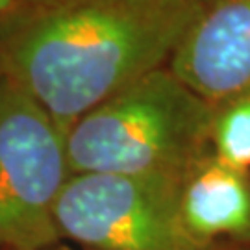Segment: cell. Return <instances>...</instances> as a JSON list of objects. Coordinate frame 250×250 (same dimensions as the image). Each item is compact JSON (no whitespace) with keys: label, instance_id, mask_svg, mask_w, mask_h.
<instances>
[{"label":"cell","instance_id":"obj_3","mask_svg":"<svg viewBox=\"0 0 250 250\" xmlns=\"http://www.w3.org/2000/svg\"><path fill=\"white\" fill-rule=\"evenodd\" d=\"M71 176L65 134L0 76V250H46L62 241L56 206Z\"/></svg>","mask_w":250,"mask_h":250},{"label":"cell","instance_id":"obj_4","mask_svg":"<svg viewBox=\"0 0 250 250\" xmlns=\"http://www.w3.org/2000/svg\"><path fill=\"white\" fill-rule=\"evenodd\" d=\"M180 178L72 174L56 206L62 241L93 250H213L182 221Z\"/></svg>","mask_w":250,"mask_h":250},{"label":"cell","instance_id":"obj_8","mask_svg":"<svg viewBox=\"0 0 250 250\" xmlns=\"http://www.w3.org/2000/svg\"><path fill=\"white\" fill-rule=\"evenodd\" d=\"M46 250H93V249H85V247H78V245L60 241V243H56V245H52V247H48Z\"/></svg>","mask_w":250,"mask_h":250},{"label":"cell","instance_id":"obj_10","mask_svg":"<svg viewBox=\"0 0 250 250\" xmlns=\"http://www.w3.org/2000/svg\"><path fill=\"white\" fill-rule=\"evenodd\" d=\"M193 2H195V4H197V6H198L200 9H204L206 6H208V4H211L213 0H193Z\"/></svg>","mask_w":250,"mask_h":250},{"label":"cell","instance_id":"obj_5","mask_svg":"<svg viewBox=\"0 0 250 250\" xmlns=\"http://www.w3.org/2000/svg\"><path fill=\"white\" fill-rule=\"evenodd\" d=\"M170 71L211 106L250 91V0H213L191 24Z\"/></svg>","mask_w":250,"mask_h":250},{"label":"cell","instance_id":"obj_6","mask_svg":"<svg viewBox=\"0 0 250 250\" xmlns=\"http://www.w3.org/2000/svg\"><path fill=\"white\" fill-rule=\"evenodd\" d=\"M182 221L213 250H250V172L208 154L178 182Z\"/></svg>","mask_w":250,"mask_h":250},{"label":"cell","instance_id":"obj_1","mask_svg":"<svg viewBox=\"0 0 250 250\" xmlns=\"http://www.w3.org/2000/svg\"><path fill=\"white\" fill-rule=\"evenodd\" d=\"M193 0H17L0 13V76L67 135L91 109L167 67Z\"/></svg>","mask_w":250,"mask_h":250},{"label":"cell","instance_id":"obj_9","mask_svg":"<svg viewBox=\"0 0 250 250\" xmlns=\"http://www.w3.org/2000/svg\"><path fill=\"white\" fill-rule=\"evenodd\" d=\"M17 0H0V13H4V11H8L13 4H15Z\"/></svg>","mask_w":250,"mask_h":250},{"label":"cell","instance_id":"obj_7","mask_svg":"<svg viewBox=\"0 0 250 250\" xmlns=\"http://www.w3.org/2000/svg\"><path fill=\"white\" fill-rule=\"evenodd\" d=\"M211 154L250 172V91L213 104Z\"/></svg>","mask_w":250,"mask_h":250},{"label":"cell","instance_id":"obj_2","mask_svg":"<svg viewBox=\"0 0 250 250\" xmlns=\"http://www.w3.org/2000/svg\"><path fill=\"white\" fill-rule=\"evenodd\" d=\"M213 106L169 67L91 109L65 135L72 174L180 178L211 154Z\"/></svg>","mask_w":250,"mask_h":250}]
</instances>
